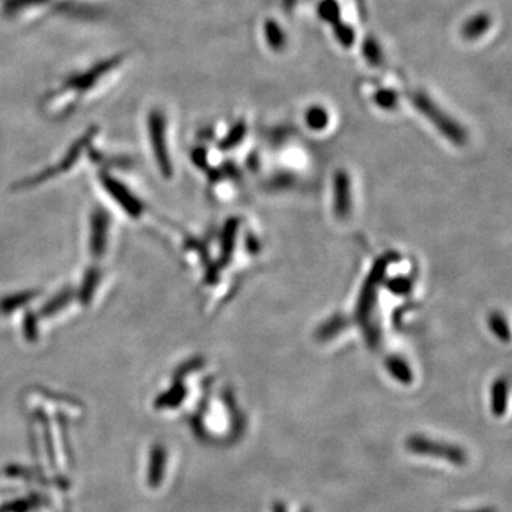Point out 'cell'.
Returning <instances> with one entry per match:
<instances>
[{"mask_svg":"<svg viewBox=\"0 0 512 512\" xmlns=\"http://www.w3.org/2000/svg\"><path fill=\"white\" fill-rule=\"evenodd\" d=\"M363 53H365L366 59L372 64L382 63V50H380L379 43L375 39L369 37L365 43H363Z\"/></svg>","mask_w":512,"mask_h":512,"instance_id":"7c38bea8","label":"cell"},{"mask_svg":"<svg viewBox=\"0 0 512 512\" xmlns=\"http://www.w3.org/2000/svg\"><path fill=\"white\" fill-rule=\"evenodd\" d=\"M329 123L328 111L322 109V107H312L306 111V124L312 128V130H323Z\"/></svg>","mask_w":512,"mask_h":512,"instance_id":"30bf717a","label":"cell"},{"mask_svg":"<svg viewBox=\"0 0 512 512\" xmlns=\"http://www.w3.org/2000/svg\"><path fill=\"white\" fill-rule=\"evenodd\" d=\"M406 448L419 456H427L446 460L456 466H464L468 457L463 448L443 441L427 439L424 436H412L406 440Z\"/></svg>","mask_w":512,"mask_h":512,"instance_id":"6da1fadb","label":"cell"},{"mask_svg":"<svg viewBox=\"0 0 512 512\" xmlns=\"http://www.w3.org/2000/svg\"><path fill=\"white\" fill-rule=\"evenodd\" d=\"M245 131H247V127H245L244 121L235 124V127L232 128L231 133H229V136L225 138L224 143L221 144L222 148H224V150H227V148L234 147L235 144H238L239 141H241L242 138H244Z\"/></svg>","mask_w":512,"mask_h":512,"instance_id":"5bb4252c","label":"cell"},{"mask_svg":"<svg viewBox=\"0 0 512 512\" xmlns=\"http://www.w3.org/2000/svg\"><path fill=\"white\" fill-rule=\"evenodd\" d=\"M151 133H153L154 150H156L158 163L163 168L165 175H170V161H168L167 153H165L164 143V121L161 116H154L151 120Z\"/></svg>","mask_w":512,"mask_h":512,"instance_id":"3957f363","label":"cell"},{"mask_svg":"<svg viewBox=\"0 0 512 512\" xmlns=\"http://www.w3.org/2000/svg\"><path fill=\"white\" fill-rule=\"evenodd\" d=\"M490 26V16L480 13V15L473 16V18L468 19L464 23L463 28H461V35H463L464 39L476 40L478 37L483 36L490 29Z\"/></svg>","mask_w":512,"mask_h":512,"instance_id":"277c9868","label":"cell"},{"mask_svg":"<svg viewBox=\"0 0 512 512\" xmlns=\"http://www.w3.org/2000/svg\"><path fill=\"white\" fill-rule=\"evenodd\" d=\"M493 325L494 330L497 332L498 336H501V338L508 339V328L507 325H505L504 320H501L498 318V316H495L493 318Z\"/></svg>","mask_w":512,"mask_h":512,"instance_id":"ac0fdd59","label":"cell"},{"mask_svg":"<svg viewBox=\"0 0 512 512\" xmlns=\"http://www.w3.org/2000/svg\"><path fill=\"white\" fill-rule=\"evenodd\" d=\"M272 512H288V508L281 501H276V503L272 504Z\"/></svg>","mask_w":512,"mask_h":512,"instance_id":"d6986e66","label":"cell"},{"mask_svg":"<svg viewBox=\"0 0 512 512\" xmlns=\"http://www.w3.org/2000/svg\"><path fill=\"white\" fill-rule=\"evenodd\" d=\"M458 512H497V510H494V508H480V510H471V511H458Z\"/></svg>","mask_w":512,"mask_h":512,"instance_id":"ffe728a7","label":"cell"},{"mask_svg":"<svg viewBox=\"0 0 512 512\" xmlns=\"http://www.w3.org/2000/svg\"><path fill=\"white\" fill-rule=\"evenodd\" d=\"M349 178L340 173L336 177V211L339 215H346L349 211Z\"/></svg>","mask_w":512,"mask_h":512,"instance_id":"52a82bcc","label":"cell"},{"mask_svg":"<svg viewBox=\"0 0 512 512\" xmlns=\"http://www.w3.org/2000/svg\"><path fill=\"white\" fill-rule=\"evenodd\" d=\"M333 29H335V35L338 37L339 42L345 45V47H350L355 42V33L352 32L349 26L343 25V22H340V20L333 25Z\"/></svg>","mask_w":512,"mask_h":512,"instance_id":"2e32d148","label":"cell"},{"mask_svg":"<svg viewBox=\"0 0 512 512\" xmlns=\"http://www.w3.org/2000/svg\"><path fill=\"white\" fill-rule=\"evenodd\" d=\"M107 190L111 192L114 198L120 202L121 207L126 208L131 215H138L141 211V205L138 204V201L134 200L130 194H128L127 190H124V187H121L120 184H117V181L106 180Z\"/></svg>","mask_w":512,"mask_h":512,"instance_id":"5b68a950","label":"cell"},{"mask_svg":"<svg viewBox=\"0 0 512 512\" xmlns=\"http://www.w3.org/2000/svg\"><path fill=\"white\" fill-rule=\"evenodd\" d=\"M30 299H32V293H20V295L12 296V298L3 299L0 302V311H15L16 306L20 305V303L29 302Z\"/></svg>","mask_w":512,"mask_h":512,"instance_id":"e0dca14e","label":"cell"},{"mask_svg":"<svg viewBox=\"0 0 512 512\" xmlns=\"http://www.w3.org/2000/svg\"><path fill=\"white\" fill-rule=\"evenodd\" d=\"M93 241L92 247L93 252L96 255L101 254V249H104V244H106V234H107V218L106 214L103 212H99V214L94 215L93 218Z\"/></svg>","mask_w":512,"mask_h":512,"instance_id":"8992f818","label":"cell"},{"mask_svg":"<svg viewBox=\"0 0 512 512\" xmlns=\"http://www.w3.org/2000/svg\"><path fill=\"white\" fill-rule=\"evenodd\" d=\"M375 101L377 106L382 107V109L390 110L396 107L397 94L394 93L393 90H379V92L375 94Z\"/></svg>","mask_w":512,"mask_h":512,"instance_id":"4fadbf2b","label":"cell"},{"mask_svg":"<svg viewBox=\"0 0 512 512\" xmlns=\"http://www.w3.org/2000/svg\"><path fill=\"white\" fill-rule=\"evenodd\" d=\"M413 103L420 113H423L431 123H434V126L439 128L441 133L446 134L448 140L456 144H463L466 141V133L463 128L446 116V113H443L426 94H414Z\"/></svg>","mask_w":512,"mask_h":512,"instance_id":"7a4b0ae2","label":"cell"},{"mask_svg":"<svg viewBox=\"0 0 512 512\" xmlns=\"http://www.w3.org/2000/svg\"><path fill=\"white\" fill-rule=\"evenodd\" d=\"M319 13L322 18L335 25L340 20L339 5L335 0H323L319 5Z\"/></svg>","mask_w":512,"mask_h":512,"instance_id":"8fae6325","label":"cell"},{"mask_svg":"<svg viewBox=\"0 0 512 512\" xmlns=\"http://www.w3.org/2000/svg\"><path fill=\"white\" fill-rule=\"evenodd\" d=\"M508 384L505 380H498L493 387V413L497 417L504 416L507 410Z\"/></svg>","mask_w":512,"mask_h":512,"instance_id":"9c48e42d","label":"cell"},{"mask_svg":"<svg viewBox=\"0 0 512 512\" xmlns=\"http://www.w3.org/2000/svg\"><path fill=\"white\" fill-rule=\"evenodd\" d=\"M389 369L390 372H392V375L396 377L399 382H412V372H410L409 367L404 365L403 362H400V360H396V362L390 363Z\"/></svg>","mask_w":512,"mask_h":512,"instance_id":"9a60e30c","label":"cell"},{"mask_svg":"<svg viewBox=\"0 0 512 512\" xmlns=\"http://www.w3.org/2000/svg\"><path fill=\"white\" fill-rule=\"evenodd\" d=\"M265 35L266 42H268V45L272 50L279 52V50L284 49L286 45V36L284 35V32H282L281 26L278 25L276 20H266Z\"/></svg>","mask_w":512,"mask_h":512,"instance_id":"ba28073f","label":"cell"},{"mask_svg":"<svg viewBox=\"0 0 512 512\" xmlns=\"http://www.w3.org/2000/svg\"><path fill=\"white\" fill-rule=\"evenodd\" d=\"M303 512H311V511H309V510H308V511H306V510H305V511H303Z\"/></svg>","mask_w":512,"mask_h":512,"instance_id":"44dd1931","label":"cell"}]
</instances>
